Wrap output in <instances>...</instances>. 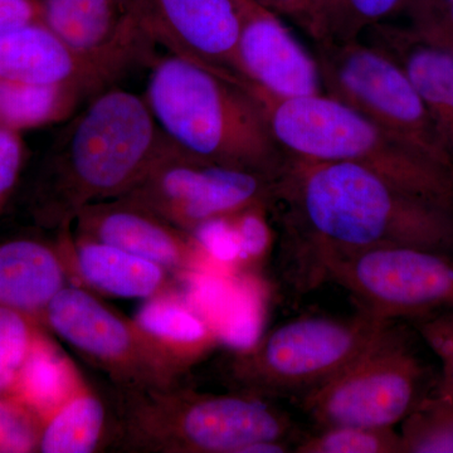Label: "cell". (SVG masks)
<instances>
[{
  "mask_svg": "<svg viewBox=\"0 0 453 453\" xmlns=\"http://www.w3.org/2000/svg\"><path fill=\"white\" fill-rule=\"evenodd\" d=\"M283 234L291 281L320 286L325 268L386 247L453 255V214L353 163L288 154L270 210Z\"/></svg>",
  "mask_w": 453,
  "mask_h": 453,
  "instance_id": "cell-1",
  "label": "cell"
},
{
  "mask_svg": "<svg viewBox=\"0 0 453 453\" xmlns=\"http://www.w3.org/2000/svg\"><path fill=\"white\" fill-rule=\"evenodd\" d=\"M65 124L42 163L31 204L41 226L59 232L88 205L127 195L169 144L144 96L113 86Z\"/></svg>",
  "mask_w": 453,
  "mask_h": 453,
  "instance_id": "cell-2",
  "label": "cell"
},
{
  "mask_svg": "<svg viewBox=\"0 0 453 453\" xmlns=\"http://www.w3.org/2000/svg\"><path fill=\"white\" fill-rule=\"evenodd\" d=\"M142 96L163 135L190 157L267 177L281 174L288 154L240 81L166 55L151 62Z\"/></svg>",
  "mask_w": 453,
  "mask_h": 453,
  "instance_id": "cell-3",
  "label": "cell"
},
{
  "mask_svg": "<svg viewBox=\"0 0 453 453\" xmlns=\"http://www.w3.org/2000/svg\"><path fill=\"white\" fill-rule=\"evenodd\" d=\"M276 142L292 157L353 163L453 214V168L327 95L279 98L249 81Z\"/></svg>",
  "mask_w": 453,
  "mask_h": 453,
  "instance_id": "cell-4",
  "label": "cell"
},
{
  "mask_svg": "<svg viewBox=\"0 0 453 453\" xmlns=\"http://www.w3.org/2000/svg\"><path fill=\"white\" fill-rule=\"evenodd\" d=\"M115 446L142 453H242L259 441H286L290 417L262 396L205 395L179 383L116 388Z\"/></svg>",
  "mask_w": 453,
  "mask_h": 453,
  "instance_id": "cell-5",
  "label": "cell"
},
{
  "mask_svg": "<svg viewBox=\"0 0 453 453\" xmlns=\"http://www.w3.org/2000/svg\"><path fill=\"white\" fill-rule=\"evenodd\" d=\"M390 324L365 310L353 318L296 319L240 349L229 377L250 395L301 398L350 365Z\"/></svg>",
  "mask_w": 453,
  "mask_h": 453,
  "instance_id": "cell-6",
  "label": "cell"
},
{
  "mask_svg": "<svg viewBox=\"0 0 453 453\" xmlns=\"http://www.w3.org/2000/svg\"><path fill=\"white\" fill-rule=\"evenodd\" d=\"M324 94L453 168V157L402 68L360 40L315 43Z\"/></svg>",
  "mask_w": 453,
  "mask_h": 453,
  "instance_id": "cell-7",
  "label": "cell"
},
{
  "mask_svg": "<svg viewBox=\"0 0 453 453\" xmlns=\"http://www.w3.org/2000/svg\"><path fill=\"white\" fill-rule=\"evenodd\" d=\"M392 324L332 380L301 396V407L320 428H393L419 402L425 372Z\"/></svg>",
  "mask_w": 453,
  "mask_h": 453,
  "instance_id": "cell-8",
  "label": "cell"
},
{
  "mask_svg": "<svg viewBox=\"0 0 453 453\" xmlns=\"http://www.w3.org/2000/svg\"><path fill=\"white\" fill-rule=\"evenodd\" d=\"M276 180L249 170L196 159L169 142L142 180L120 198L193 234L213 220L270 210Z\"/></svg>",
  "mask_w": 453,
  "mask_h": 453,
  "instance_id": "cell-9",
  "label": "cell"
},
{
  "mask_svg": "<svg viewBox=\"0 0 453 453\" xmlns=\"http://www.w3.org/2000/svg\"><path fill=\"white\" fill-rule=\"evenodd\" d=\"M42 323L89 365L105 372L115 388L153 389L179 383L135 321L80 286H65L44 309Z\"/></svg>",
  "mask_w": 453,
  "mask_h": 453,
  "instance_id": "cell-10",
  "label": "cell"
},
{
  "mask_svg": "<svg viewBox=\"0 0 453 453\" xmlns=\"http://www.w3.org/2000/svg\"><path fill=\"white\" fill-rule=\"evenodd\" d=\"M324 282L342 286L365 311L386 320L453 309V255L411 247L372 250L329 265Z\"/></svg>",
  "mask_w": 453,
  "mask_h": 453,
  "instance_id": "cell-11",
  "label": "cell"
},
{
  "mask_svg": "<svg viewBox=\"0 0 453 453\" xmlns=\"http://www.w3.org/2000/svg\"><path fill=\"white\" fill-rule=\"evenodd\" d=\"M149 43L229 81L243 80L238 62L240 17L234 0H133Z\"/></svg>",
  "mask_w": 453,
  "mask_h": 453,
  "instance_id": "cell-12",
  "label": "cell"
},
{
  "mask_svg": "<svg viewBox=\"0 0 453 453\" xmlns=\"http://www.w3.org/2000/svg\"><path fill=\"white\" fill-rule=\"evenodd\" d=\"M240 17L238 62L243 81L279 98L324 94L314 53L275 12L257 0H234Z\"/></svg>",
  "mask_w": 453,
  "mask_h": 453,
  "instance_id": "cell-13",
  "label": "cell"
},
{
  "mask_svg": "<svg viewBox=\"0 0 453 453\" xmlns=\"http://www.w3.org/2000/svg\"><path fill=\"white\" fill-rule=\"evenodd\" d=\"M73 225L79 237L111 244L174 273H192L205 255L195 234L127 198L88 205Z\"/></svg>",
  "mask_w": 453,
  "mask_h": 453,
  "instance_id": "cell-14",
  "label": "cell"
},
{
  "mask_svg": "<svg viewBox=\"0 0 453 453\" xmlns=\"http://www.w3.org/2000/svg\"><path fill=\"white\" fill-rule=\"evenodd\" d=\"M122 74L74 49L46 22L0 32V79L81 89L94 97Z\"/></svg>",
  "mask_w": 453,
  "mask_h": 453,
  "instance_id": "cell-15",
  "label": "cell"
},
{
  "mask_svg": "<svg viewBox=\"0 0 453 453\" xmlns=\"http://www.w3.org/2000/svg\"><path fill=\"white\" fill-rule=\"evenodd\" d=\"M44 22L74 49L122 76L149 58V43L136 26L133 0H41Z\"/></svg>",
  "mask_w": 453,
  "mask_h": 453,
  "instance_id": "cell-16",
  "label": "cell"
},
{
  "mask_svg": "<svg viewBox=\"0 0 453 453\" xmlns=\"http://www.w3.org/2000/svg\"><path fill=\"white\" fill-rule=\"evenodd\" d=\"M362 40L402 68L453 157V53L386 22L366 29Z\"/></svg>",
  "mask_w": 453,
  "mask_h": 453,
  "instance_id": "cell-17",
  "label": "cell"
},
{
  "mask_svg": "<svg viewBox=\"0 0 453 453\" xmlns=\"http://www.w3.org/2000/svg\"><path fill=\"white\" fill-rule=\"evenodd\" d=\"M67 282V261L58 247L16 238L0 243V305L41 320L44 309Z\"/></svg>",
  "mask_w": 453,
  "mask_h": 453,
  "instance_id": "cell-18",
  "label": "cell"
},
{
  "mask_svg": "<svg viewBox=\"0 0 453 453\" xmlns=\"http://www.w3.org/2000/svg\"><path fill=\"white\" fill-rule=\"evenodd\" d=\"M133 320L178 377L220 342L211 325L172 291L146 300Z\"/></svg>",
  "mask_w": 453,
  "mask_h": 453,
  "instance_id": "cell-19",
  "label": "cell"
},
{
  "mask_svg": "<svg viewBox=\"0 0 453 453\" xmlns=\"http://www.w3.org/2000/svg\"><path fill=\"white\" fill-rule=\"evenodd\" d=\"M70 247L77 275L94 290L122 299L145 300L172 291L170 271L153 261L79 235Z\"/></svg>",
  "mask_w": 453,
  "mask_h": 453,
  "instance_id": "cell-20",
  "label": "cell"
},
{
  "mask_svg": "<svg viewBox=\"0 0 453 453\" xmlns=\"http://www.w3.org/2000/svg\"><path fill=\"white\" fill-rule=\"evenodd\" d=\"M91 98L79 88L0 79V127L23 134L64 124Z\"/></svg>",
  "mask_w": 453,
  "mask_h": 453,
  "instance_id": "cell-21",
  "label": "cell"
},
{
  "mask_svg": "<svg viewBox=\"0 0 453 453\" xmlns=\"http://www.w3.org/2000/svg\"><path fill=\"white\" fill-rule=\"evenodd\" d=\"M82 388L67 357H62L40 333L11 395L44 422Z\"/></svg>",
  "mask_w": 453,
  "mask_h": 453,
  "instance_id": "cell-22",
  "label": "cell"
},
{
  "mask_svg": "<svg viewBox=\"0 0 453 453\" xmlns=\"http://www.w3.org/2000/svg\"><path fill=\"white\" fill-rule=\"evenodd\" d=\"M110 410L103 399L83 387L42 428L41 453H91L105 437Z\"/></svg>",
  "mask_w": 453,
  "mask_h": 453,
  "instance_id": "cell-23",
  "label": "cell"
},
{
  "mask_svg": "<svg viewBox=\"0 0 453 453\" xmlns=\"http://www.w3.org/2000/svg\"><path fill=\"white\" fill-rule=\"evenodd\" d=\"M407 0H320L308 35L314 43L360 40L366 29L384 22Z\"/></svg>",
  "mask_w": 453,
  "mask_h": 453,
  "instance_id": "cell-24",
  "label": "cell"
},
{
  "mask_svg": "<svg viewBox=\"0 0 453 453\" xmlns=\"http://www.w3.org/2000/svg\"><path fill=\"white\" fill-rule=\"evenodd\" d=\"M402 453H453V398H423L402 422Z\"/></svg>",
  "mask_w": 453,
  "mask_h": 453,
  "instance_id": "cell-25",
  "label": "cell"
},
{
  "mask_svg": "<svg viewBox=\"0 0 453 453\" xmlns=\"http://www.w3.org/2000/svg\"><path fill=\"white\" fill-rule=\"evenodd\" d=\"M297 453H402V441L393 428H365L334 426L319 429L303 438Z\"/></svg>",
  "mask_w": 453,
  "mask_h": 453,
  "instance_id": "cell-26",
  "label": "cell"
},
{
  "mask_svg": "<svg viewBox=\"0 0 453 453\" xmlns=\"http://www.w3.org/2000/svg\"><path fill=\"white\" fill-rule=\"evenodd\" d=\"M38 335L37 319L0 305V395L13 393Z\"/></svg>",
  "mask_w": 453,
  "mask_h": 453,
  "instance_id": "cell-27",
  "label": "cell"
},
{
  "mask_svg": "<svg viewBox=\"0 0 453 453\" xmlns=\"http://www.w3.org/2000/svg\"><path fill=\"white\" fill-rule=\"evenodd\" d=\"M43 419L12 395H0V453L38 452Z\"/></svg>",
  "mask_w": 453,
  "mask_h": 453,
  "instance_id": "cell-28",
  "label": "cell"
},
{
  "mask_svg": "<svg viewBox=\"0 0 453 453\" xmlns=\"http://www.w3.org/2000/svg\"><path fill=\"white\" fill-rule=\"evenodd\" d=\"M403 9L417 35L453 53V2L407 0Z\"/></svg>",
  "mask_w": 453,
  "mask_h": 453,
  "instance_id": "cell-29",
  "label": "cell"
},
{
  "mask_svg": "<svg viewBox=\"0 0 453 453\" xmlns=\"http://www.w3.org/2000/svg\"><path fill=\"white\" fill-rule=\"evenodd\" d=\"M25 157L22 134L0 127V211L4 210L16 189Z\"/></svg>",
  "mask_w": 453,
  "mask_h": 453,
  "instance_id": "cell-30",
  "label": "cell"
},
{
  "mask_svg": "<svg viewBox=\"0 0 453 453\" xmlns=\"http://www.w3.org/2000/svg\"><path fill=\"white\" fill-rule=\"evenodd\" d=\"M421 333L442 362L445 371L443 390L453 398V312L422 324Z\"/></svg>",
  "mask_w": 453,
  "mask_h": 453,
  "instance_id": "cell-31",
  "label": "cell"
},
{
  "mask_svg": "<svg viewBox=\"0 0 453 453\" xmlns=\"http://www.w3.org/2000/svg\"><path fill=\"white\" fill-rule=\"evenodd\" d=\"M44 22L41 0H0V32Z\"/></svg>",
  "mask_w": 453,
  "mask_h": 453,
  "instance_id": "cell-32",
  "label": "cell"
},
{
  "mask_svg": "<svg viewBox=\"0 0 453 453\" xmlns=\"http://www.w3.org/2000/svg\"><path fill=\"white\" fill-rule=\"evenodd\" d=\"M279 16H286L294 19L297 25L309 32L310 27L314 22L316 12H318L320 0H257Z\"/></svg>",
  "mask_w": 453,
  "mask_h": 453,
  "instance_id": "cell-33",
  "label": "cell"
},
{
  "mask_svg": "<svg viewBox=\"0 0 453 453\" xmlns=\"http://www.w3.org/2000/svg\"><path fill=\"white\" fill-rule=\"evenodd\" d=\"M445 2L452 3L453 0H445Z\"/></svg>",
  "mask_w": 453,
  "mask_h": 453,
  "instance_id": "cell-34",
  "label": "cell"
}]
</instances>
